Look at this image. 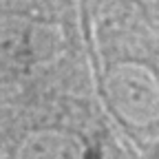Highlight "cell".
I'll return each mask as SVG.
<instances>
[{"label": "cell", "instance_id": "cell-1", "mask_svg": "<svg viewBox=\"0 0 159 159\" xmlns=\"http://www.w3.org/2000/svg\"><path fill=\"white\" fill-rule=\"evenodd\" d=\"M91 89L135 159L159 152V18L135 0H77Z\"/></svg>", "mask_w": 159, "mask_h": 159}, {"label": "cell", "instance_id": "cell-2", "mask_svg": "<svg viewBox=\"0 0 159 159\" xmlns=\"http://www.w3.org/2000/svg\"><path fill=\"white\" fill-rule=\"evenodd\" d=\"M93 93L77 0H0V104Z\"/></svg>", "mask_w": 159, "mask_h": 159}, {"label": "cell", "instance_id": "cell-3", "mask_svg": "<svg viewBox=\"0 0 159 159\" xmlns=\"http://www.w3.org/2000/svg\"><path fill=\"white\" fill-rule=\"evenodd\" d=\"M0 159H135L93 93L0 104Z\"/></svg>", "mask_w": 159, "mask_h": 159}, {"label": "cell", "instance_id": "cell-4", "mask_svg": "<svg viewBox=\"0 0 159 159\" xmlns=\"http://www.w3.org/2000/svg\"><path fill=\"white\" fill-rule=\"evenodd\" d=\"M157 159H159V152H157Z\"/></svg>", "mask_w": 159, "mask_h": 159}]
</instances>
